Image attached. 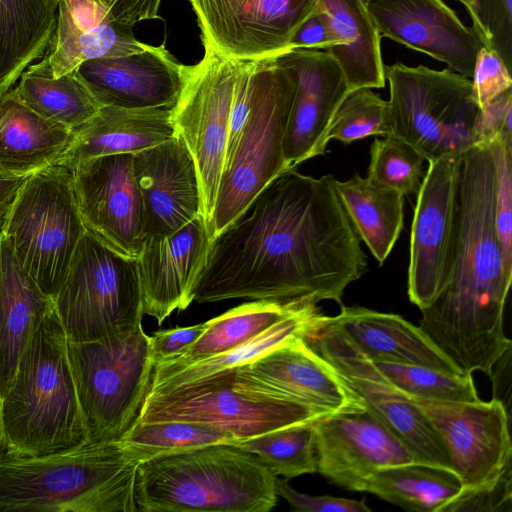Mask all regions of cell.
I'll return each instance as SVG.
<instances>
[{
	"label": "cell",
	"mask_w": 512,
	"mask_h": 512,
	"mask_svg": "<svg viewBox=\"0 0 512 512\" xmlns=\"http://www.w3.org/2000/svg\"><path fill=\"white\" fill-rule=\"evenodd\" d=\"M304 341L336 370L361 398L366 410L413 452L417 462L452 470L448 450L427 418L320 313L301 334Z\"/></svg>",
	"instance_id": "13"
},
{
	"label": "cell",
	"mask_w": 512,
	"mask_h": 512,
	"mask_svg": "<svg viewBox=\"0 0 512 512\" xmlns=\"http://www.w3.org/2000/svg\"><path fill=\"white\" fill-rule=\"evenodd\" d=\"M205 322L187 326L158 330L150 336L155 365L169 361L182 354L204 332Z\"/></svg>",
	"instance_id": "49"
},
{
	"label": "cell",
	"mask_w": 512,
	"mask_h": 512,
	"mask_svg": "<svg viewBox=\"0 0 512 512\" xmlns=\"http://www.w3.org/2000/svg\"><path fill=\"white\" fill-rule=\"evenodd\" d=\"M368 12L380 36L443 62L472 77L479 36L443 0H368Z\"/></svg>",
	"instance_id": "20"
},
{
	"label": "cell",
	"mask_w": 512,
	"mask_h": 512,
	"mask_svg": "<svg viewBox=\"0 0 512 512\" xmlns=\"http://www.w3.org/2000/svg\"><path fill=\"white\" fill-rule=\"evenodd\" d=\"M276 479L244 449L210 444L140 463L134 498L141 512H268Z\"/></svg>",
	"instance_id": "5"
},
{
	"label": "cell",
	"mask_w": 512,
	"mask_h": 512,
	"mask_svg": "<svg viewBox=\"0 0 512 512\" xmlns=\"http://www.w3.org/2000/svg\"><path fill=\"white\" fill-rule=\"evenodd\" d=\"M182 67L164 43H145L136 53L85 61L77 71L101 106L171 108L181 90Z\"/></svg>",
	"instance_id": "24"
},
{
	"label": "cell",
	"mask_w": 512,
	"mask_h": 512,
	"mask_svg": "<svg viewBox=\"0 0 512 512\" xmlns=\"http://www.w3.org/2000/svg\"><path fill=\"white\" fill-rule=\"evenodd\" d=\"M296 78L277 57L255 59L246 120L225 155L211 220L213 239L246 212L256 196L286 171L283 142Z\"/></svg>",
	"instance_id": "6"
},
{
	"label": "cell",
	"mask_w": 512,
	"mask_h": 512,
	"mask_svg": "<svg viewBox=\"0 0 512 512\" xmlns=\"http://www.w3.org/2000/svg\"><path fill=\"white\" fill-rule=\"evenodd\" d=\"M140 462L118 439L57 452L0 454V512H135Z\"/></svg>",
	"instance_id": "3"
},
{
	"label": "cell",
	"mask_w": 512,
	"mask_h": 512,
	"mask_svg": "<svg viewBox=\"0 0 512 512\" xmlns=\"http://www.w3.org/2000/svg\"><path fill=\"white\" fill-rule=\"evenodd\" d=\"M315 11L313 0H258L241 19L225 55L278 57L290 50L295 32Z\"/></svg>",
	"instance_id": "34"
},
{
	"label": "cell",
	"mask_w": 512,
	"mask_h": 512,
	"mask_svg": "<svg viewBox=\"0 0 512 512\" xmlns=\"http://www.w3.org/2000/svg\"><path fill=\"white\" fill-rule=\"evenodd\" d=\"M53 305L0 236V403L14 379L21 355Z\"/></svg>",
	"instance_id": "27"
},
{
	"label": "cell",
	"mask_w": 512,
	"mask_h": 512,
	"mask_svg": "<svg viewBox=\"0 0 512 512\" xmlns=\"http://www.w3.org/2000/svg\"><path fill=\"white\" fill-rule=\"evenodd\" d=\"M483 45L512 69V0H458Z\"/></svg>",
	"instance_id": "43"
},
{
	"label": "cell",
	"mask_w": 512,
	"mask_h": 512,
	"mask_svg": "<svg viewBox=\"0 0 512 512\" xmlns=\"http://www.w3.org/2000/svg\"><path fill=\"white\" fill-rule=\"evenodd\" d=\"M335 187L359 238L382 265L403 228L404 195L358 174L335 180Z\"/></svg>",
	"instance_id": "32"
},
{
	"label": "cell",
	"mask_w": 512,
	"mask_h": 512,
	"mask_svg": "<svg viewBox=\"0 0 512 512\" xmlns=\"http://www.w3.org/2000/svg\"><path fill=\"white\" fill-rule=\"evenodd\" d=\"M276 492L288 502L291 510L296 512H371L364 498L355 500L330 495L304 494L292 488L286 478L277 477Z\"/></svg>",
	"instance_id": "47"
},
{
	"label": "cell",
	"mask_w": 512,
	"mask_h": 512,
	"mask_svg": "<svg viewBox=\"0 0 512 512\" xmlns=\"http://www.w3.org/2000/svg\"><path fill=\"white\" fill-rule=\"evenodd\" d=\"M202 43L203 57L194 65L182 67V86L171 114L176 134L195 162L201 214L207 227L223 168L234 90L243 59L223 54L206 40Z\"/></svg>",
	"instance_id": "12"
},
{
	"label": "cell",
	"mask_w": 512,
	"mask_h": 512,
	"mask_svg": "<svg viewBox=\"0 0 512 512\" xmlns=\"http://www.w3.org/2000/svg\"><path fill=\"white\" fill-rule=\"evenodd\" d=\"M329 317L372 362L421 365L454 374H467L420 326L397 314L342 305L338 315Z\"/></svg>",
	"instance_id": "25"
},
{
	"label": "cell",
	"mask_w": 512,
	"mask_h": 512,
	"mask_svg": "<svg viewBox=\"0 0 512 512\" xmlns=\"http://www.w3.org/2000/svg\"><path fill=\"white\" fill-rule=\"evenodd\" d=\"M133 154L91 158L71 167L79 212L87 233L104 246L137 258L142 244V205Z\"/></svg>",
	"instance_id": "16"
},
{
	"label": "cell",
	"mask_w": 512,
	"mask_h": 512,
	"mask_svg": "<svg viewBox=\"0 0 512 512\" xmlns=\"http://www.w3.org/2000/svg\"><path fill=\"white\" fill-rule=\"evenodd\" d=\"M69 342L98 340L142 324L137 259L82 236L66 278L52 298Z\"/></svg>",
	"instance_id": "11"
},
{
	"label": "cell",
	"mask_w": 512,
	"mask_h": 512,
	"mask_svg": "<svg viewBox=\"0 0 512 512\" xmlns=\"http://www.w3.org/2000/svg\"><path fill=\"white\" fill-rule=\"evenodd\" d=\"M133 172L142 205V238L165 236L201 214L197 169L183 139L133 153Z\"/></svg>",
	"instance_id": "21"
},
{
	"label": "cell",
	"mask_w": 512,
	"mask_h": 512,
	"mask_svg": "<svg viewBox=\"0 0 512 512\" xmlns=\"http://www.w3.org/2000/svg\"><path fill=\"white\" fill-rule=\"evenodd\" d=\"M233 445L256 456L276 477L317 473L313 422L275 429Z\"/></svg>",
	"instance_id": "38"
},
{
	"label": "cell",
	"mask_w": 512,
	"mask_h": 512,
	"mask_svg": "<svg viewBox=\"0 0 512 512\" xmlns=\"http://www.w3.org/2000/svg\"><path fill=\"white\" fill-rule=\"evenodd\" d=\"M162 0H60L55 30L45 56L53 77L92 59L141 51L134 35L141 21L158 18Z\"/></svg>",
	"instance_id": "14"
},
{
	"label": "cell",
	"mask_w": 512,
	"mask_h": 512,
	"mask_svg": "<svg viewBox=\"0 0 512 512\" xmlns=\"http://www.w3.org/2000/svg\"><path fill=\"white\" fill-rule=\"evenodd\" d=\"M277 58L296 78L283 142L287 171L325 153L330 122L350 89L339 63L327 51L292 49Z\"/></svg>",
	"instance_id": "19"
},
{
	"label": "cell",
	"mask_w": 512,
	"mask_h": 512,
	"mask_svg": "<svg viewBox=\"0 0 512 512\" xmlns=\"http://www.w3.org/2000/svg\"><path fill=\"white\" fill-rule=\"evenodd\" d=\"M373 363L405 395L441 401L480 400L472 374H454L426 366L396 362Z\"/></svg>",
	"instance_id": "39"
},
{
	"label": "cell",
	"mask_w": 512,
	"mask_h": 512,
	"mask_svg": "<svg viewBox=\"0 0 512 512\" xmlns=\"http://www.w3.org/2000/svg\"><path fill=\"white\" fill-rule=\"evenodd\" d=\"M385 79L391 134L413 146L425 160L456 156L475 145L479 107L470 78L448 68L396 62L385 65Z\"/></svg>",
	"instance_id": "10"
},
{
	"label": "cell",
	"mask_w": 512,
	"mask_h": 512,
	"mask_svg": "<svg viewBox=\"0 0 512 512\" xmlns=\"http://www.w3.org/2000/svg\"><path fill=\"white\" fill-rule=\"evenodd\" d=\"M3 452H4V442H3V437H2V432H1V424H0V454H2Z\"/></svg>",
	"instance_id": "54"
},
{
	"label": "cell",
	"mask_w": 512,
	"mask_h": 512,
	"mask_svg": "<svg viewBox=\"0 0 512 512\" xmlns=\"http://www.w3.org/2000/svg\"><path fill=\"white\" fill-rule=\"evenodd\" d=\"M495 166V228L506 272L512 276V136L487 143Z\"/></svg>",
	"instance_id": "42"
},
{
	"label": "cell",
	"mask_w": 512,
	"mask_h": 512,
	"mask_svg": "<svg viewBox=\"0 0 512 512\" xmlns=\"http://www.w3.org/2000/svg\"><path fill=\"white\" fill-rule=\"evenodd\" d=\"M14 198L3 203H0V235L3 233V229L7 222Z\"/></svg>",
	"instance_id": "53"
},
{
	"label": "cell",
	"mask_w": 512,
	"mask_h": 512,
	"mask_svg": "<svg viewBox=\"0 0 512 512\" xmlns=\"http://www.w3.org/2000/svg\"><path fill=\"white\" fill-rule=\"evenodd\" d=\"M237 368L263 389L331 415L366 410L361 398L300 335Z\"/></svg>",
	"instance_id": "22"
},
{
	"label": "cell",
	"mask_w": 512,
	"mask_h": 512,
	"mask_svg": "<svg viewBox=\"0 0 512 512\" xmlns=\"http://www.w3.org/2000/svg\"><path fill=\"white\" fill-rule=\"evenodd\" d=\"M391 134L388 101L371 88L350 90L336 109L327 131V140L343 144L364 139L371 135Z\"/></svg>",
	"instance_id": "40"
},
{
	"label": "cell",
	"mask_w": 512,
	"mask_h": 512,
	"mask_svg": "<svg viewBox=\"0 0 512 512\" xmlns=\"http://www.w3.org/2000/svg\"><path fill=\"white\" fill-rule=\"evenodd\" d=\"M365 3L368 1V0H363Z\"/></svg>",
	"instance_id": "56"
},
{
	"label": "cell",
	"mask_w": 512,
	"mask_h": 512,
	"mask_svg": "<svg viewBox=\"0 0 512 512\" xmlns=\"http://www.w3.org/2000/svg\"><path fill=\"white\" fill-rule=\"evenodd\" d=\"M320 310L309 303L251 339L250 341L221 354L203 359L188 366L165 372H153L147 394L164 392L204 377L245 365L262 356L285 340L300 335Z\"/></svg>",
	"instance_id": "36"
},
{
	"label": "cell",
	"mask_w": 512,
	"mask_h": 512,
	"mask_svg": "<svg viewBox=\"0 0 512 512\" xmlns=\"http://www.w3.org/2000/svg\"><path fill=\"white\" fill-rule=\"evenodd\" d=\"M317 473L364 492L378 469L417 462L409 447L369 411L332 414L313 422Z\"/></svg>",
	"instance_id": "17"
},
{
	"label": "cell",
	"mask_w": 512,
	"mask_h": 512,
	"mask_svg": "<svg viewBox=\"0 0 512 512\" xmlns=\"http://www.w3.org/2000/svg\"><path fill=\"white\" fill-rule=\"evenodd\" d=\"M512 464L493 481L470 490H461L441 512H511Z\"/></svg>",
	"instance_id": "45"
},
{
	"label": "cell",
	"mask_w": 512,
	"mask_h": 512,
	"mask_svg": "<svg viewBox=\"0 0 512 512\" xmlns=\"http://www.w3.org/2000/svg\"><path fill=\"white\" fill-rule=\"evenodd\" d=\"M56 10L49 0H0V96L46 53Z\"/></svg>",
	"instance_id": "30"
},
{
	"label": "cell",
	"mask_w": 512,
	"mask_h": 512,
	"mask_svg": "<svg viewBox=\"0 0 512 512\" xmlns=\"http://www.w3.org/2000/svg\"><path fill=\"white\" fill-rule=\"evenodd\" d=\"M73 138L74 130L40 116L11 89L0 96V174L29 176L58 164Z\"/></svg>",
	"instance_id": "28"
},
{
	"label": "cell",
	"mask_w": 512,
	"mask_h": 512,
	"mask_svg": "<svg viewBox=\"0 0 512 512\" xmlns=\"http://www.w3.org/2000/svg\"><path fill=\"white\" fill-rule=\"evenodd\" d=\"M4 452L39 456L89 440L54 302L26 348L0 403Z\"/></svg>",
	"instance_id": "4"
},
{
	"label": "cell",
	"mask_w": 512,
	"mask_h": 512,
	"mask_svg": "<svg viewBox=\"0 0 512 512\" xmlns=\"http://www.w3.org/2000/svg\"><path fill=\"white\" fill-rule=\"evenodd\" d=\"M424 160L423 155L405 140L388 134L371 144L367 177L404 196L414 194L425 175Z\"/></svg>",
	"instance_id": "41"
},
{
	"label": "cell",
	"mask_w": 512,
	"mask_h": 512,
	"mask_svg": "<svg viewBox=\"0 0 512 512\" xmlns=\"http://www.w3.org/2000/svg\"><path fill=\"white\" fill-rule=\"evenodd\" d=\"M140 462L210 444H235L229 432L208 424L183 420L134 423L119 438Z\"/></svg>",
	"instance_id": "37"
},
{
	"label": "cell",
	"mask_w": 512,
	"mask_h": 512,
	"mask_svg": "<svg viewBox=\"0 0 512 512\" xmlns=\"http://www.w3.org/2000/svg\"><path fill=\"white\" fill-rule=\"evenodd\" d=\"M456 156L428 161L427 172L417 192L410 237L407 293L411 303L420 310L433 302L448 279Z\"/></svg>",
	"instance_id": "18"
},
{
	"label": "cell",
	"mask_w": 512,
	"mask_h": 512,
	"mask_svg": "<svg viewBox=\"0 0 512 512\" xmlns=\"http://www.w3.org/2000/svg\"><path fill=\"white\" fill-rule=\"evenodd\" d=\"M511 350L508 349L495 362L489 378L493 383V399L503 404L510 415L511 406Z\"/></svg>",
	"instance_id": "51"
},
{
	"label": "cell",
	"mask_w": 512,
	"mask_h": 512,
	"mask_svg": "<svg viewBox=\"0 0 512 512\" xmlns=\"http://www.w3.org/2000/svg\"><path fill=\"white\" fill-rule=\"evenodd\" d=\"M210 237L202 214L165 236L143 241L137 259L143 312L158 325L175 310L193 302V289L202 269Z\"/></svg>",
	"instance_id": "23"
},
{
	"label": "cell",
	"mask_w": 512,
	"mask_h": 512,
	"mask_svg": "<svg viewBox=\"0 0 512 512\" xmlns=\"http://www.w3.org/2000/svg\"><path fill=\"white\" fill-rule=\"evenodd\" d=\"M339 46L325 17L316 9L295 32L290 42L292 49L329 51Z\"/></svg>",
	"instance_id": "50"
},
{
	"label": "cell",
	"mask_w": 512,
	"mask_h": 512,
	"mask_svg": "<svg viewBox=\"0 0 512 512\" xmlns=\"http://www.w3.org/2000/svg\"><path fill=\"white\" fill-rule=\"evenodd\" d=\"M201 30V39L226 54L239 23L258 0H188Z\"/></svg>",
	"instance_id": "44"
},
{
	"label": "cell",
	"mask_w": 512,
	"mask_h": 512,
	"mask_svg": "<svg viewBox=\"0 0 512 512\" xmlns=\"http://www.w3.org/2000/svg\"><path fill=\"white\" fill-rule=\"evenodd\" d=\"M51 2H53L54 5L57 6V3L60 1V0H50Z\"/></svg>",
	"instance_id": "55"
},
{
	"label": "cell",
	"mask_w": 512,
	"mask_h": 512,
	"mask_svg": "<svg viewBox=\"0 0 512 512\" xmlns=\"http://www.w3.org/2000/svg\"><path fill=\"white\" fill-rule=\"evenodd\" d=\"M175 134L171 108L101 106L74 130L72 144L58 164L71 168L95 157L133 154L167 141Z\"/></svg>",
	"instance_id": "26"
},
{
	"label": "cell",
	"mask_w": 512,
	"mask_h": 512,
	"mask_svg": "<svg viewBox=\"0 0 512 512\" xmlns=\"http://www.w3.org/2000/svg\"><path fill=\"white\" fill-rule=\"evenodd\" d=\"M495 166L488 144L455 158L454 225L448 279L420 310V328L465 373L490 376L512 342L504 308L512 276L504 267L495 228Z\"/></svg>",
	"instance_id": "2"
},
{
	"label": "cell",
	"mask_w": 512,
	"mask_h": 512,
	"mask_svg": "<svg viewBox=\"0 0 512 512\" xmlns=\"http://www.w3.org/2000/svg\"><path fill=\"white\" fill-rule=\"evenodd\" d=\"M85 232L72 171L55 164L25 179L2 234L23 269L53 298Z\"/></svg>",
	"instance_id": "8"
},
{
	"label": "cell",
	"mask_w": 512,
	"mask_h": 512,
	"mask_svg": "<svg viewBox=\"0 0 512 512\" xmlns=\"http://www.w3.org/2000/svg\"><path fill=\"white\" fill-rule=\"evenodd\" d=\"M11 90L40 116L72 130L87 122L101 107L77 69L53 77L45 54L21 74Z\"/></svg>",
	"instance_id": "33"
},
{
	"label": "cell",
	"mask_w": 512,
	"mask_h": 512,
	"mask_svg": "<svg viewBox=\"0 0 512 512\" xmlns=\"http://www.w3.org/2000/svg\"><path fill=\"white\" fill-rule=\"evenodd\" d=\"M471 82L474 99L481 110L512 88L511 70L496 53L483 46L477 53Z\"/></svg>",
	"instance_id": "46"
},
{
	"label": "cell",
	"mask_w": 512,
	"mask_h": 512,
	"mask_svg": "<svg viewBox=\"0 0 512 512\" xmlns=\"http://www.w3.org/2000/svg\"><path fill=\"white\" fill-rule=\"evenodd\" d=\"M329 415L275 395L233 368L164 392L147 394L135 421L200 422L229 432L238 442Z\"/></svg>",
	"instance_id": "7"
},
{
	"label": "cell",
	"mask_w": 512,
	"mask_h": 512,
	"mask_svg": "<svg viewBox=\"0 0 512 512\" xmlns=\"http://www.w3.org/2000/svg\"><path fill=\"white\" fill-rule=\"evenodd\" d=\"M339 46L329 52L339 63L349 89L383 88L385 64L381 36L363 0H313Z\"/></svg>",
	"instance_id": "29"
},
{
	"label": "cell",
	"mask_w": 512,
	"mask_h": 512,
	"mask_svg": "<svg viewBox=\"0 0 512 512\" xmlns=\"http://www.w3.org/2000/svg\"><path fill=\"white\" fill-rule=\"evenodd\" d=\"M28 176L17 177L0 174V203L15 198L19 188Z\"/></svg>",
	"instance_id": "52"
},
{
	"label": "cell",
	"mask_w": 512,
	"mask_h": 512,
	"mask_svg": "<svg viewBox=\"0 0 512 512\" xmlns=\"http://www.w3.org/2000/svg\"><path fill=\"white\" fill-rule=\"evenodd\" d=\"M68 348L89 440L120 438L149 391L155 366L150 336L141 324L98 340L68 341Z\"/></svg>",
	"instance_id": "9"
},
{
	"label": "cell",
	"mask_w": 512,
	"mask_h": 512,
	"mask_svg": "<svg viewBox=\"0 0 512 512\" xmlns=\"http://www.w3.org/2000/svg\"><path fill=\"white\" fill-rule=\"evenodd\" d=\"M309 303L313 302L253 300L236 306L205 322L204 332L188 349L176 358L155 365L153 372L175 370L234 349Z\"/></svg>",
	"instance_id": "31"
},
{
	"label": "cell",
	"mask_w": 512,
	"mask_h": 512,
	"mask_svg": "<svg viewBox=\"0 0 512 512\" xmlns=\"http://www.w3.org/2000/svg\"><path fill=\"white\" fill-rule=\"evenodd\" d=\"M512 88L492 99L479 109L475 128L474 143L487 144L496 136H512Z\"/></svg>",
	"instance_id": "48"
},
{
	"label": "cell",
	"mask_w": 512,
	"mask_h": 512,
	"mask_svg": "<svg viewBox=\"0 0 512 512\" xmlns=\"http://www.w3.org/2000/svg\"><path fill=\"white\" fill-rule=\"evenodd\" d=\"M406 396L445 444L461 490L493 481L512 464L510 415L498 400L459 402Z\"/></svg>",
	"instance_id": "15"
},
{
	"label": "cell",
	"mask_w": 512,
	"mask_h": 512,
	"mask_svg": "<svg viewBox=\"0 0 512 512\" xmlns=\"http://www.w3.org/2000/svg\"><path fill=\"white\" fill-rule=\"evenodd\" d=\"M335 180L295 169L274 178L210 240L193 301L330 300L341 307L367 261Z\"/></svg>",
	"instance_id": "1"
},
{
	"label": "cell",
	"mask_w": 512,
	"mask_h": 512,
	"mask_svg": "<svg viewBox=\"0 0 512 512\" xmlns=\"http://www.w3.org/2000/svg\"><path fill=\"white\" fill-rule=\"evenodd\" d=\"M462 489L451 470L419 462L376 470L364 492L373 494L407 511L441 512Z\"/></svg>",
	"instance_id": "35"
}]
</instances>
